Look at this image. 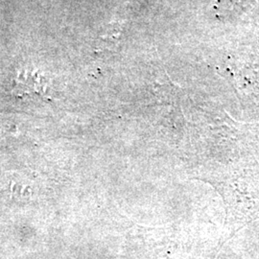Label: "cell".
Segmentation results:
<instances>
[{
  "mask_svg": "<svg viewBox=\"0 0 259 259\" xmlns=\"http://www.w3.org/2000/svg\"><path fill=\"white\" fill-rule=\"evenodd\" d=\"M40 77L34 73H30L28 70L19 73L17 78V85L15 93L21 95L22 93H40L41 92V82Z\"/></svg>",
  "mask_w": 259,
  "mask_h": 259,
  "instance_id": "obj_2",
  "label": "cell"
},
{
  "mask_svg": "<svg viewBox=\"0 0 259 259\" xmlns=\"http://www.w3.org/2000/svg\"><path fill=\"white\" fill-rule=\"evenodd\" d=\"M257 0H217L215 9L221 17L234 16L255 5Z\"/></svg>",
  "mask_w": 259,
  "mask_h": 259,
  "instance_id": "obj_1",
  "label": "cell"
}]
</instances>
